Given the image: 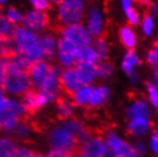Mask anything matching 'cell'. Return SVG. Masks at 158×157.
<instances>
[{
  "instance_id": "cell-1",
  "label": "cell",
  "mask_w": 158,
  "mask_h": 157,
  "mask_svg": "<svg viewBox=\"0 0 158 157\" xmlns=\"http://www.w3.org/2000/svg\"><path fill=\"white\" fill-rule=\"evenodd\" d=\"M13 38L15 41L16 54L22 56L30 67L41 61L43 54L39 48L38 38L32 32L24 28H16L13 31Z\"/></svg>"
},
{
  "instance_id": "cell-2",
  "label": "cell",
  "mask_w": 158,
  "mask_h": 157,
  "mask_svg": "<svg viewBox=\"0 0 158 157\" xmlns=\"http://www.w3.org/2000/svg\"><path fill=\"white\" fill-rule=\"evenodd\" d=\"M1 88L5 94L22 96L29 90H31V83L29 78L28 71L17 66L14 61H8L7 76L4 83L1 84Z\"/></svg>"
},
{
  "instance_id": "cell-3",
  "label": "cell",
  "mask_w": 158,
  "mask_h": 157,
  "mask_svg": "<svg viewBox=\"0 0 158 157\" xmlns=\"http://www.w3.org/2000/svg\"><path fill=\"white\" fill-rule=\"evenodd\" d=\"M49 145L51 149L60 150L69 156H73L78 149V142L69 133L63 126L56 127L49 134Z\"/></svg>"
},
{
  "instance_id": "cell-4",
  "label": "cell",
  "mask_w": 158,
  "mask_h": 157,
  "mask_svg": "<svg viewBox=\"0 0 158 157\" xmlns=\"http://www.w3.org/2000/svg\"><path fill=\"white\" fill-rule=\"evenodd\" d=\"M83 15L84 5L80 0H64L59 8V20L65 27L78 24Z\"/></svg>"
},
{
  "instance_id": "cell-5",
  "label": "cell",
  "mask_w": 158,
  "mask_h": 157,
  "mask_svg": "<svg viewBox=\"0 0 158 157\" xmlns=\"http://www.w3.org/2000/svg\"><path fill=\"white\" fill-rule=\"evenodd\" d=\"M62 70L57 67H51V71L48 76L45 78L40 86L37 88L38 92L44 94L47 98L48 102L51 103L52 101L57 100L61 93V86H60V80L59 77L61 75Z\"/></svg>"
},
{
  "instance_id": "cell-6",
  "label": "cell",
  "mask_w": 158,
  "mask_h": 157,
  "mask_svg": "<svg viewBox=\"0 0 158 157\" xmlns=\"http://www.w3.org/2000/svg\"><path fill=\"white\" fill-rule=\"evenodd\" d=\"M107 143L108 150L115 157H136L132 143L123 139L115 132H109L103 138Z\"/></svg>"
},
{
  "instance_id": "cell-7",
  "label": "cell",
  "mask_w": 158,
  "mask_h": 157,
  "mask_svg": "<svg viewBox=\"0 0 158 157\" xmlns=\"http://www.w3.org/2000/svg\"><path fill=\"white\" fill-rule=\"evenodd\" d=\"M79 157H104L108 151L107 143L101 137H89L78 147Z\"/></svg>"
},
{
  "instance_id": "cell-8",
  "label": "cell",
  "mask_w": 158,
  "mask_h": 157,
  "mask_svg": "<svg viewBox=\"0 0 158 157\" xmlns=\"http://www.w3.org/2000/svg\"><path fill=\"white\" fill-rule=\"evenodd\" d=\"M62 33H63V39L71 43L72 45H75L77 48L88 47L92 43V38L89 33L80 24L64 27Z\"/></svg>"
},
{
  "instance_id": "cell-9",
  "label": "cell",
  "mask_w": 158,
  "mask_h": 157,
  "mask_svg": "<svg viewBox=\"0 0 158 157\" xmlns=\"http://www.w3.org/2000/svg\"><path fill=\"white\" fill-rule=\"evenodd\" d=\"M59 80L61 91L65 92L69 95H72L79 87L83 86L76 68H70V69L62 71L59 77Z\"/></svg>"
},
{
  "instance_id": "cell-10",
  "label": "cell",
  "mask_w": 158,
  "mask_h": 157,
  "mask_svg": "<svg viewBox=\"0 0 158 157\" xmlns=\"http://www.w3.org/2000/svg\"><path fill=\"white\" fill-rule=\"evenodd\" d=\"M21 103L23 106L25 112H35L38 109L48 104L47 98L44 94H41L38 91L29 90L25 94L22 95Z\"/></svg>"
},
{
  "instance_id": "cell-11",
  "label": "cell",
  "mask_w": 158,
  "mask_h": 157,
  "mask_svg": "<svg viewBox=\"0 0 158 157\" xmlns=\"http://www.w3.org/2000/svg\"><path fill=\"white\" fill-rule=\"evenodd\" d=\"M77 53L78 48L71 43L67 41L65 39L60 40L59 43V61L62 67L70 69L75 64L77 59Z\"/></svg>"
},
{
  "instance_id": "cell-12",
  "label": "cell",
  "mask_w": 158,
  "mask_h": 157,
  "mask_svg": "<svg viewBox=\"0 0 158 157\" xmlns=\"http://www.w3.org/2000/svg\"><path fill=\"white\" fill-rule=\"evenodd\" d=\"M150 118H134L127 123V132L135 139H141L151 131Z\"/></svg>"
},
{
  "instance_id": "cell-13",
  "label": "cell",
  "mask_w": 158,
  "mask_h": 157,
  "mask_svg": "<svg viewBox=\"0 0 158 157\" xmlns=\"http://www.w3.org/2000/svg\"><path fill=\"white\" fill-rule=\"evenodd\" d=\"M49 71H51V66L47 62L40 61V62L32 64L31 67L28 69V75L29 78H30L31 86L38 88L40 86V84L48 76Z\"/></svg>"
},
{
  "instance_id": "cell-14",
  "label": "cell",
  "mask_w": 158,
  "mask_h": 157,
  "mask_svg": "<svg viewBox=\"0 0 158 157\" xmlns=\"http://www.w3.org/2000/svg\"><path fill=\"white\" fill-rule=\"evenodd\" d=\"M22 21L24 24V29H27L30 32H37L40 31L48 24V16L43 12L35 11L27 14V16L23 17Z\"/></svg>"
},
{
  "instance_id": "cell-15",
  "label": "cell",
  "mask_w": 158,
  "mask_h": 157,
  "mask_svg": "<svg viewBox=\"0 0 158 157\" xmlns=\"http://www.w3.org/2000/svg\"><path fill=\"white\" fill-rule=\"evenodd\" d=\"M64 129L71 134L72 137L76 139V141L78 142V146L80 143H83L84 141H86L88 138L91 137L89 135V132L87 131V129L85 127L81 122H79L77 119H68L62 124Z\"/></svg>"
},
{
  "instance_id": "cell-16",
  "label": "cell",
  "mask_w": 158,
  "mask_h": 157,
  "mask_svg": "<svg viewBox=\"0 0 158 157\" xmlns=\"http://www.w3.org/2000/svg\"><path fill=\"white\" fill-rule=\"evenodd\" d=\"M24 115H25V110H24L21 101L12 98H8L7 106H6L5 110L2 111V114L0 115V121H4V119H16V121H20L21 122V119L24 117Z\"/></svg>"
},
{
  "instance_id": "cell-17",
  "label": "cell",
  "mask_w": 158,
  "mask_h": 157,
  "mask_svg": "<svg viewBox=\"0 0 158 157\" xmlns=\"http://www.w3.org/2000/svg\"><path fill=\"white\" fill-rule=\"evenodd\" d=\"M87 28H88V33L89 36L101 38L104 37L103 33V20L102 15L99 9H92L88 16V22H87Z\"/></svg>"
},
{
  "instance_id": "cell-18",
  "label": "cell",
  "mask_w": 158,
  "mask_h": 157,
  "mask_svg": "<svg viewBox=\"0 0 158 157\" xmlns=\"http://www.w3.org/2000/svg\"><path fill=\"white\" fill-rule=\"evenodd\" d=\"M126 115L128 121L134 118H150V106L143 100H136L127 108Z\"/></svg>"
},
{
  "instance_id": "cell-19",
  "label": "cell",
  "mask_w": 158,
  "mask_h": 157,
  "mask_svg": "<svg viewBox=\"0 0 158 157\" xmlns=\"http://www.w3.org/2000/svg\"><path fill=\"white\" fill-rule=\"evenodd\" d=\"M99 56L92 47L78 48L77 59H76V67H86V66H96L99 61Z\"/></svg>"
},
{
  "instance_id": "cell-20",
  "label": "cell",
  "mask_w": 158,
  "mask_h": 157,
  "mask_svg": "<svg viewBox=\"0 0 158 157\" xmlns=\"http://www.w3.org/2000/svg\"><path fill=\"white\" fill-rule=\"evenodd\" d=\"M38 44H39V48L44 57L48 60L54 59L56 51V40L53 36L46 35L40 37L38 38Z\"/></svg>"
},
{
  "instance_id": "cell-21",
  "label": "cell",
  "mask_w": 158,
  "mask_h": 157,
  "mask_svg": "<svg viewBox=\"0 0 158 157\" xmlns=\"http://www.w3.org/2000/svg\"><path fill=\"white\" fill-rule=\"evenodd\" d=\"M109 95H110V92L106 86L93 87L91 98H89V102H88V107H91V108L102 107L104 103H107Z\"/></svg>"
},
{
  "instance_id": "cell-22",
  "label": "cell",
  "mask_w": 158,
  "mask_h": 157,
  "mask_svg": "<svg viewBox=\"0 0 158 157\" xmlns=\"http://www.w3.org/2000/svg\"><path fill=\"white\" fill-rule=\"evenodd\" d=\"M92 88L91 86H80L78 90L76 91L75 93L71 95L72 96V101L73 106L77 107H88V102H89V98H91V93H92Z\"/></svg>"
},
{
  "instance_id": "cell-23",
  "label": "cell",
  "mask_w": 158,
  "mask_h": 157,
  "mask_svg": "<svg viewBox=\"0 0 158 157\" xmlns=\"http://www.w3.org/2000/svg\"><path fill=\"white\" fill-rule=\"evenodd\" d=\"M56 114L59 118L68 121L73 114V103L67 99H57L56 103Z\"/></svg>"
},
{
  "instance_id": "cell-24",
  "label": "cell",
  "mask_w": 158,
  "mask_h": 157,
  "mask_svg": "<svg viewBox=\"0 0 158 157\" xmlns=\"http://www.w3.org/2000/svg\"><path fill=\"white\" fill-rule=\"evenodd\" d=\"M78 71L79 78L81 82V85H86V86H91V84L94 82L96 78V74H95V66H86V67H76Z\"/></svg>"
},
{
  "instance_id": "cell-25",
  "label": "cell",
  "mask_w": 158,
  "mask_h": 157,
  "mask_svg": "<svg viewBox=\"0 0 158 157\" xmlns=\"http://www.w3.org/2000/svg\"><path fill=\"white\" fill-rule=\"evenodd\" d=\"M17 148L12 138L0 137V157H13V154Z\"/></svg>"
},
{
  "instance_id": "cell-26",
  "label": "cell",
  "mask_w": 158,
  "mask_h": 157,
  "mask_svg": "<svg viewBox=\"0 0 158 157\" xmlns=\"http://www.w3.org/2000/svg\"><path fill=\"white\" fill-rule=\"evenodd\" d=\"M119 37L125 47H127L128 49L134 48L136 44V38H135V33L130 27H123L119 32Z\"/></svg>"
},
{
  "instance_id": "cell-27",
  "label": "cell",
  "mask_w": 158,
  "mask_h": 157,
  "mask_svg": "<svg viewBox=\"0 0 158 157\" xmlns=\"http://www.w3.org/2000/svg\"><path fill=\"white\" fill-rule=\"evenodd\" d=\"M13 31H14L13 24H10L6 19L0 15V39L10 38L13 36Z\"/></svg>"
},
{
  "instance_id": "cell-28",
  "label": "cell",
  "mask_w": 158,
  "mask_h": 157,
  "mask_svg": "<svg viewBox=\"0 0 158 157\" xmlns=\"http://www.w3.org/2000/svg\"><path fill=\"white\" fill-rule=\"evenodd\" d=\"M96 78H108L112 74V66L109 63H100L95 66Z\"/></svg>"
},
{
  "instance_id": "cell-29",
  "label": "cell",
  "mask_w": 158,
  "mask_h": 157,
  "mask_svg": "<svg viewBox=\"0 0 158 157\" xmlns=\"http://www.w3.org/2000/svg\"><path fill=\"white\" fill-rule=\"evenodd\" d=\"M147 91H148V99H149V102L154 108L158 107V90L156 84L152 83H148L147 84Z\"/></svg>"
},
{
  "instance_id": "cell-30",
  "label": "cell",
  "mask_w": 158,
  "mask_h": 157,
  "mask_svg": "<svg viewBox=\"0 0 158 157\" xmlns=\"http://www.w3.org/2000/svg\"><path fill=\"white\" fill-rule=\"evenodd\" d=\"M94 51L96 52V54H98V56H99L100 60L104 59V57L107 56L108 46H107L106 40H104V37H101V38H98V39H96Z\"/></svg>"
},
{
  "instance_id": "cell-31",
  "label": "cell",
  "mask_w": 158,
  "mask_h": 157,
  "mask_svg": "<svg viewBox=\"0 0 158 157\" xmlns=\"http://www.w3.org/2000/svg\"><path fill=\"white\" fill-rule=\"evenodd\" d=\"M6 16H7V21L10 24L19 23L23 20V16L21 15V13L19 11H16L15 8H8L6 12Z\"/></svg>"
},
{
  "instance_id": "cell-32",
  "label": "cell",
  "mask_w": 158,
  "mask_h": 157,
  "mask_svg": "<svg viewBox=\"0 0 158 157\" xmlns=\"http://www.w3.org/2000/svg\"><path fill=\"white\" fill-rule=\"evenodd\" d=\"M148 149L150 150L154 155H157L158 154V132L157 130H154L152 133L150 134V138H149V142H148Z\"/></svg>"
},
{
  "instance_id": "cell-33",
  "label": "cell",
  "mask_w": 158,
  "mask_h": 157,
  "mask_svg": "<svg viewBox=\"0 0 158 157\" xmlns=\"http://www.w3.org/2000/svg\"><path fill=\"white\" fill-rule=\"evenodd\" d=\"M14 133L16 134V137H19L20 139H27L31 133V130H30V127L27 124H23V123L20 122V124L16 126V129L14 130Z\"/></svg>"
},
{
  "instance_id": "cell-34",
  "label": "cell",
  "mask_w": 158,
  "mask_h": 157,
  "mask_svg": "<svg viewBox=\"0 0 158 157\" xmlns=\"http://www.w3.org/2000/svg\"><path fill=\"white\" fill-rule=\"evenodd\" d=\"M152 29H154V21H152V17L150 15H146L144 19H143V24H142V30L143 33L146 37H149V36L152 33Z\"/></svg>"
},
{
  "instance_id": "cell-35",
  "label": "cell",
  "mask_w": 158,
  "mask_h": 157,
  "mask_svg": "<svg viewBox=\"0 0 158 157\" xmlns=\"http://www.w3.org/2000/svg\"><path fill=\"white\" fill-rule=\"evenodd\" d=\"M133 149H134V153L136 155V157H143L147 154V150H148V147H147L146 142L141 141V140H138V141L133 143Z\"/></svg>"
},
{
  "instance_id": "cell-36",
  "label": "cell",
  "mask_w": 158,
  "mask_h": 157,
  "mask_svg": "<svg viewBox=\"0 0 158 157\" xmlns=\"http://www.w3.org/2000/svg\"><path fill=\"white\" fill-rule=\"evenodd\" d=\"M19 124H20V121H16V119H4V121H1V127L6 132H14V130Z\"/></svg>"
},
{
  "instance_id": "cell-37",
  "label": "cell",
  "mask_w": 158,
  "mask_h": 157,
  "mask_svg": "<svg viewBox=\"0 0 158 157\" xmlns=\"http://www.w3.org/2000/svg\"><path fill=\"white\" fill-rule=\"evenodd\" d=\"M33 153L31 149H29L28 147H17L13 154V157H32Z\"/></svg>"
},
{
  "instance_id": "cell-38",
  "label": "cell",
  "mask_w": 158,
  "mask_h": 157,
  "mask_svg": "<svg viewBox=\"0 0 158 157\" xmlns=\"http://www.w3.org/2000/svg\"><path fill=\"white\" fill-rule=\"evenodd\" d=\"M8 61L7 59H0V86L4 83L8 71Z\"/></svg>"
},
{
  "instance_id": "cell-39",
  "label": "cell",
  "mask_w": 158,
  "mask_h": 157,
  "mask_svg": "<svg viewBox=\"0 0 158 157\" xmlns=\"http://www.w3.org/2000/svg\"><path fill=\"white\" fill-rule=\"evenodd\" d=\"M124 60L128 61V62H130L133 67L140 66V63H141V62H140V60H139V57L134 54V52L132 51V49H130V51L127 52L126 55H125V57H124Z\"/></svg>"
},
{
  "instance_id": "cell-40",
  "label": "cell",
  "mask_w": 158,
  "mask_h": 157,
  "mask_svg": "<svg viewBox=\"0 0 158 157\" xmlns=\"http://www.w3.org/2000/svg\"><path fill=\"white\" fill-rule=\"evenodd\" d=\"M125 13H126V16H127V19H128V22H130L131 24L135 25V24L139 23V15H138V13L135 12L134 8H133V7L130 8V9L125 11Z\"/></svg>"
},
{
  "instance_id": "cell-41",
  "label": "cell",
  "mask_w": 158,
  "mask_h": 157,
  "mask_svg": "<svg viewBox=\"0 0 158 157\" xmlns=\"http://www.w3.org/2000/svg\"><path fill=\"white\" fill-rule=\"evenodd\" d=\"M147 61L150 64L152 68H157V62H158V54H157V49L154 48L152 51L149 52L148 54V57H147Z\"/></svg>"
},
{
  "instance_id": "cell-42",
  "label": "cell",
  "mask_w": 158,
  "mask_h": 157,
  "mask_svg": "<svg viewBox=\"0 0 158 157\" xmlns=\"http://www.w3.org/2000/svg\"><path fill=\"white\" fill-rule=\"evenodd\" d=\"M33 7L37 9V12H44L48 8L47 0H31Z\"/></svg>"
},
{
  "instance_id": "cell-43",
  "label": "cell",
  "mask_w": 158,
  "mask_h": 157,
  "mask_svg": "<svg viewBox=\"0 0 158 157\" xmlns=\"http://www.w3.org/2000/svg\"><path fill=\"white\" fill-rule=\"evenodd\" d=\"M43 157H72V156H69V155H67L65 153H62V151H60V150L51 149Z\"/></svg>"
},
{
  "instance_id": "cell-44",
  "label": "cell",
  "mask_w": 158,
  "mask_h": 157,
  "mask_svg": "<svg viewBox=\"0 0 158 157\" xmlns=\"http://www.w3.org/2000/svg\"><path fill=\"white\" fill-rule=\"evenodd\" d=\"M123 1V7H124V11H127L132 8V4H133V0H122Z\"/></svg>"
},
{
  "instance_id": "cell-45",
  "label": "cell",
  "mask_w": 158,
  "mask_h": 157,
  "mask_svg": "<svg viewBox=\"0 0 158 157\" xmlns=\"http://www.w3.org/2000/svg\"><path fill=\"white\" fill-rule=\"evenodd\" d=\"M47 1H53V2H56V4H62L64 0H47Z\"/></svg>"
},
{
  "instance_id": "cell-46",
  "label": "cell",
  "mask_w": 158,
  "mask_h": 157,
  "mask_svg": "<svg viewBox=\"0 0 158 157\" xmlns=\"http://www.w3.org/2000/svg\"><path fill=\"white\" fill-rule=\"evenodd\" d=\"M140 2H141V4H144V5H148L149 4V0H140Z\"/></svg>"
},
{
  "instance_id": "cell-47",
  "label": "cell",
  "mask_w": 158,
  "mask_h": 157,
  "mask_svg": "<svg viewBox=\"0 0 158 157\" xmlns=\"http://www.w3.org/2000/svg\"><path fill=\"white\" fill-rule=\"evenodd\" d=\"M32 157H43V156H41V155H39V154H35V153H33Z\"/></svg>"
},
{
  "instance_id": "cell-48",
  "label": "cell",
  "mask_w": 158,
  "mask_h": 157,
  "mask_svg": "<svg viewBox=\"0 0 158 157\" xmlns=\"http://www.w3.org/2000/svg\"><path fill=\"white\" fill-rule=\"evenodd\" d=\"M5 2V0H0V5H2Z\"/></svg>"
},
{
  "instance_id": "cell-49",
  "label": "cell",
  "mask_w": 158,
  "mask_h": 157,
  "mask_svg": "<svg viewBox=\"0 0 158 157\" xmlns=\"http://www.w3.org/2000/svg\"><path fill=\"white\" fill-rule=\"evenodd\" d=\"M0 129H1V121H0Z\"/></svg>"
}]
</instances>
